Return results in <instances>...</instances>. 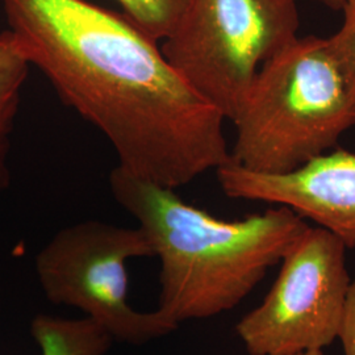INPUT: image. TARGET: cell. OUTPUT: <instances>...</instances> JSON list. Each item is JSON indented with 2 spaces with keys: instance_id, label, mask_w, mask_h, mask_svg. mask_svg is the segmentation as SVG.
<instances>
[{
  "instance_id": "5bb4252c",
  "label": "cell",
  "mask_w": 355,
  "mask_h": 355,
  "mask_svg": "<svg viewBox=\"0 0 355 355\" xmlns=\"http://www.w3.org/2000/svg\"><path fill=\"white\" fill-rule=\"evenodd\" d=\"M288 355H324L322 350H306V352H302V353H295V354Z\"/></svg>"
},
{
  "instance_id": "9c48e42d",
  "label": "cell",
  "mask_w": 355,
  "mask_h": 355,
  "mask_svg": "<svg viewBox=\"0 0 355 355\" xmlns=\"http://www.w3.org/2000/svg\"><path fill=\"white\" fill-rule=\"evenodd\" d=\"M31 334L41 355H107L114 343L89 318L69 320L38 313L31 322Z\"/></svg>"
},
{
  "instance_id": "30bf717a",
  "label": "cell",
  "mask_w": 355,
  "mask_h": 355,
  "mask_svg": "<svg viewBox=\"0 0 355 355\" xmlns=\"http://www.w3.org/2000/svg\"><path fill=\"white\" fill-rule=\"evenodd\" d=\"M125 16L155 41L165 40L183 12L187 0H117Z\"/></svg>"
},
{
  "instance_id": "8fae6325",
  "label": "cell",
  "mask_w": 355,
  "mask_h": 355,
  "mask_svg": "<svg viewBox=\"0 0 355 355\" xmlns=\"http://www.w3.org/2000/svg\"><path fill=\"white\" fill-rule=\"evenodd\" d=\"M343 12V24L329 41L355 107V0L346 4Z\"/></svg>"
},
{
  "instance_id": "8992f818",
  "label": "cell",
  "mask_w": 355,
  "mask_h": 355,
  "mask_svg": "<svg viewBox=\"0 0 355 355\" xmlns=\"http://www.w3.org/2000/svg\"><path fill=\"white\" fill-rule=\"evenodd\" d=\"M347 248L321 227H309L282 259L263 303L236 330L249 355L322 350L338 338L350 287Z\"/></svg>"
},
{
  "instance_id": "277c9868",
  "label": "cell",
  "mask_w": 355,
  "mask_h": 355,
  "mask_svg": "<svg viewBox=\"0 0 355 355\" xmlns=\"http://www.w3.org/2000/svg\"><path fill=\"white\" fill-rule=\"evenodd\" d=\"M296 0H187L167 61L233 121L259 67L297 37Z\"/></svg>"
},
{
  "instance_id": "4fadbf2b",
  "label": "cell",
  "mask_w": 355,
  "mask_h": 355,
  "mask_svg": "<svg viewBox=\"0 0 355 355\" xmlns=\"http://www.w3.org/2000/svg\"><path fill=\"white\" fill-rule=\"evenodd\" d=\"M318 4L324 6V7H328L330 10H334V11H343V7L346 4H349L350 1L353 0H313Z\"/></svg>"
},
{
  "instance_id": "7a4b0ae2",
  "label": "cell",
  "mask_w": 355,
  "mask_h": 355,
  "mask_svg": "<svg viewBox=\"0 0 355 355\" xmlns=\"http://www.w3.org/2000/svg\"><path fill=\"white\" fill-rule=\"evenodd\" d=\"M110 187L159 258L157 309L178 327L237 306L311 227L283 205L223 220L119 166L110 174Z\"/></svg>"
},
{
  "instance_id": "3957f363",
  "label": "cell",
  "mask_w": 355,
  "mask_h": 355,
  "mask_svg": "<svg viewBox=\"0 0 355 355\" xmlns=\"http://www.w3.org/2000/svg\"><path fill=\"white\" fill-rule=\"evenodd\" d=\"M233 124L230 159L255 173L287 174L334 149L355 107L329 37L297 36L268 58Z\"/></svg>"
},
{
  "instance_id": "52a82bcc",
  "label": "cell",
  "mask_w": 355,
  "mask_h": 355,
  "mask_svg": "<svg viewBox=\"0 0 355 355\" xmlns=\"http://www.w3.org/2000/svg\"><path fill=\"white\" fill-rule=\"evenodd\" d=\"M216 174L229 198L287 207L355 249V153L331 149L278 175L250 171L229 159Z\"/></svg>"
},
{
  "instance_id": "5b68a950",
  "label": "cell",
  "mask_w": 355,
  "mask_h": 355,
  "mask_svg": "<svg viewBox=\"0 0 355 355\" xmlns=\"http://www.w3.org/2000/svg\"><path fill=\"white\" fill-rule=\"evenodd\" d=\"M154 257L140 228L86 220L58 230L38 252L40 286L54 305L82 311L114 341L144 346L178 329L161 311L140 312L128 303L127 262Z\"/></svg>"
},
{
  "instance_id": "ba28073f",
  "label": "cell",
  "mask_w": 355,
  "mask_h": 355,
  "mask_svg": "<svg viewBox=\"0 0 355 355\" xmlns=\"http://www.w3.org/2000/svg\"><path fill=\"white\" fill-rule=\"evenodd\" d=\"M31 67L12 31L0 32V192L7 190L11 183V137Z\"/></svg>"
},
{
  "instance_id": "7c38bea8",
  "label": "cell",
  "mask_w": 355,
  "mask_h": 355,
  "mask_svg": "<svg viewBox=\"0 0 355 355\" xmlns=\"http://www.w3.org/2000/svg\"><path fill=\"white\" fill-rule=\"evenodd\" d=\"M343 355H355V279L350 283L338 333Z\"/></svg>"
},
{
  "instance_id": "6da1fadb",
  "label": "cell",
  "mask_w": 355,
  "mask_h": 355,
  "mask_svg": "<svg viewBox=\"0 0 355 355\" xmlns=\"http://www.w3.org/2000/svg\"><path fill=\"white\" fill-rule=\"evenodd\" d=\"M29 64L114 146L119 167L177 190L230 159L225 116L125 15L87 0H3Z\"/></svg>"
}]
</instances>
